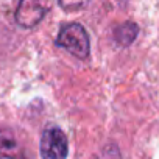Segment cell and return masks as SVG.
Returning a JSON list of instances; mask_svg holds the SVG:
<instances>
[{
  "label": "cell",
  "instance_id": "cell-1",
  "mask_svg": "<svg viewBox=\"0 0 159 159\" xmlns=\"http://www.w3.org/2000/svg\"><path fill=\"white\" fill-rule=\"evenodd\" d=\"M56 45L66 48L70 55H73L80 59H86L89 56L91 42H89L84 27L80 24L62 25L56 36Z\"/></svg>",
  "mask_w": 159,
  "mask_h": 159
},
{
  "label": "cell",
  "instance_id": "cell-2",
  "mask_svg": "<svg viewBox=\"0 0 159 159\" xmlns=\"http://www.w3.org/2000/svg\"><path fill=\"white\" fill-rule=\"evenodd\" d=\"M69 154V142L64 131L55 125H48L41 137L42 159H66Z\"/></svg>",
  "mask_w": 159,
  "mask_h": 159
},
{
  "label": "cell",
  "instance_id": "cell-3",
  "mask_svg": "<svg viewBox=\"0 0 159 159\" xmlns=\"http://www.w3.org/2000/svg\"><path fill=\"white\" fill-rule=\"evenodd\" d=\"M45 13H47V5L41 2L25 0V2L19 3L16 10V22L24 28H33L44 19Z\"/></svg>",
  "mask_w": 159,
  "mask_h": 159
},
{
  "label": "cell",
  "instance_id": "cell-4",
  "mask_svg": "<svg viewBox=\"0 0 159 159\" xmlns=\"http://www.w3.org/2000/svg\"><path fill=\"white\" fill-rule=\"evenodd\" d=\"M19 151L17 140L10 129H0V159H16Z\"/></svg>",
  "mask_w": 159,
  "mask_h": 159
},
{
  "label": "cell",
  "instance_id": "cell-5",
  "mask_svg": "<svg viewBox=\"0 0 159 159\" xmlns=\"http://www.w3.org/2000/svg\"><path fill=\"white\" fill-rule=\"evenodd\" d=\"M137 31H139V28H137L136 24L126 22V24L119 25V27L116 28V31H114V41H116L119 45L126 47V45H129V44L134 42V39H136V36H137Z\"/></svg>",
  "mask_w": 159,
  "mask_h": 159
},
{
  "label": "cell",
  "instance_id": "cell-6",
  "mask_svg": "<svg viewBox=\"0 0 159 159\" xmlns=\"http://www.w3.org/2000/svg\"><path fill=\"white\" fill-rule=\"evenodd\" d=\"M95 159H122V156H120L119 147L114 142H111V143H106L102 148V151L98 153V156Z\"/></svg>",
  "mask_w": 159,
  "mask_h": 159
}]
</instances>
